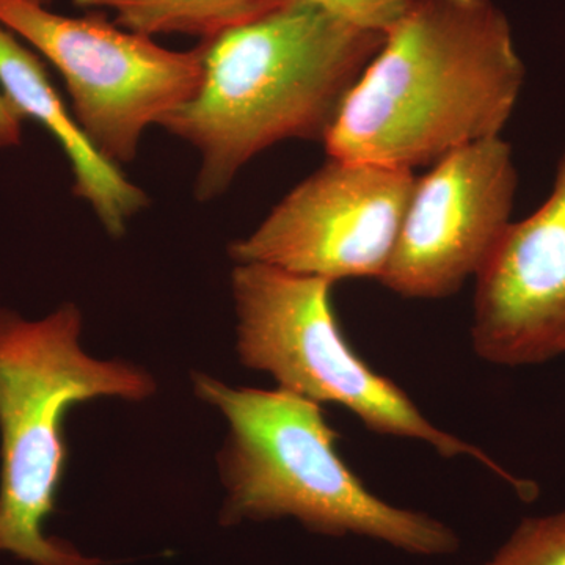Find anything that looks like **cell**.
I'll list each match as a JSON object with an SVG mask.
<instances>
[{
    "label": "cell",
    "mask_w": 565,
    "mask_h": 565,
    "mask_svg": "<svg viewBox=\"0 0 565 565\" xmlns=\"http://www.w3.org/2000/svg\"><path fill=\"white\" fill-rule=\"evenodd\" d=\"M484 565H565V511L523 520Z\"/></svg>",
    "instance_id": "cell-12"
},
{
    "label": "cell",
    "mask_w": 565,
    "mask_h": 565,
    "mask_svg": "<svg viewBox=\"0 0 565 565\" xmlns=\"http://www.w3.org/2000/svg\"><path fill=\"white\" fill-rule=\"evenodd\" d=\"M332 288L322 278L236 263L232 292L241 363L316 404L348 408L375 434L423 441L446 459L471 457L520 493H530L527 482L478 446L430 423L399 385L353 351L334 316Z\"/></svg>",
    "instance_id": "cell-5"
},
{
    "label": "cell",
    "mask_w": 565,
    "mask_h": 565,
    "mask_svg": "<svg viewBox=\"0 0 565 565\" xmlns=\"http://www.w3.org/2000/svg\"><path fill=\"white\" fill-rule=\"evenodd\" d=\"M196 396L228 422L221 452L223 525L296 519L323 535H363L422 556L451 555L459 537L422 512L371 492L337 449L321 405L277 390L234 388L193 375Z\"/></svg>",
    "instance_id": "cell-3"
},
{
    "label": "cell",
    "mask_w": 565,
    "mask_h": 565,
    "mask_svg": "<svg viewBox=\"0 0 565 565\" xmlns=\"http://www.w3.org/2000/svg\"><path fill=\"white\" fill-rule=\"evenodd\" d=\"M471 343L498 366L565 353V151L548 199L509 225L476 277Z\"/></svg>",
    "instance_id": "cell-9"
},
{
    "label": "cell",
    "mask_w": 565,
    "mask_h": 565,
    "mask_svg": "<svg viewBox=\"0 0 565 565\" xmlns=\"http://www.w3.org/2000/svg\"><path fill=\"white\" fill-rule=\"evenodd\" d=\"M0 92L22 120L39 121L57 140L73 172V192L111 237H121L134 215L148 206L137 188L96 150L50 79L40 55L0 25Z\"/></svg>",
    "instance_id": "cell-10"
},
{
    "label": "cell",
    "mask_w": 565,
    "mask_h": 565,
    "mask_svg": "<svg viewBox=\"0 0 565 565\" xmlns=\"http://www.w3.org/2000/svg\"><path fill=\"white\" fill-rule=\"evenodd\" d=\"M415 181L411 170L329 158L233 243L230 255L236 263L266 264L333 285L381 280Z\"/></svg>",
    "instance_id": "cell-7"
},
{
    "label": "cell",
    "mask_w": 565,
    "mask_h": 565,
    "mask_svg": "<svg viewBox=\"0 0 565 565\" xmlns=\"http://www.w3.org/2000/svg\"><path fill=\"white\" fill-rule=\"evenodd\" d=\"M74 303L28 321L0 310V553L33 565H102L47 537L66 463L63 422L96 397L148 399L150 374L136 364L93 359L81 345Z\"/></svg>",
    "instance_id": "cell-4"
},
{
    "label": "cell",
    "mask_w": 565,
    "mask_h": 565,
    "mask_svg": "<svg viewBox=\"0 0 565 565\" xmlns=\"http://www.w3.org/2000/svg\"><path fill=\"white\" fill-rule=\"evenodd\" d=\"M384 36L319 0H294L202 41L199 90L159 125L199 152L196 200L221 196L280 141H323Z\"/></svg>",
    "instance_id": "cell-2"
},
{
    "label": "cell",
    "mask_w": 565,
    "mask_h": 565,
    "mask_svg": "<svg viewBox=\"0 0 565 565\" xmlns=\"http://www.w3.org/2000/svg\"><path fill=\"white\" fill-rule=\"evenodd\" d=\"M349 21L370 31L385 33L412 0H319Z\"/></svg>",
    "instance_id": "cell-13"
},
{
    "label": "cell",
    "mask_w": 565,
    "mask_h": 565,
    "mask_svg": "<svg viewBox=\"0 0 565 565\" xmlns=\"http://www.w3.org/2000/svg\"><path fill=\"white\" fill-rule=\"evenodd\" d=\"M22 118L0 92V151L10 150L21 143Z\"/></svg>",
    "instance_id": "cell-14"
},
{
    "label": "cell",
    "mask_w": 565,
    "mask_h": 565,
    "mask_svg": "<svg viewBox=\"0 0 565 565\" xmlns=\"http://www.w3.org/2000/svg\"><path fill=\"white\" fill-rule=\"evenodd\" d=\"M0 25L62 74L81 128L114 166L131 163L141 137L199 90L203 46L172 51L102 11L65 17L32 0H0Z\"/></svg>",
    "instance_id": "cell-6"
},
{
    "label": "cell",
    "mask_w": 565,
    "mask_h": 565,
    "mask_svg": "<svg viewBox=\"0 0 565 565\" xmlns=\"http://www.w3.org/2000/svg\"><path fill=\"white\" fill-rule=\"evenodd\" d=\"M514 158L503 137L449 152L416 178L381 281L408 299H444L478 277L511 225Z\"/></svg>",
    "instance_id": "cell-8"
},
{
    "label": "cell",
    "mask_w": 565,
    "mask_h": 565,
    "mask_svg": "<svg viewBox=\"0 0 565 565\" xmlns=\"http://www.w3.org/2000/svg\"><path fill=\"white\" fill-rule=\"evenodd\" d=\"M525 82L492 0H412L345 96L329 158L411 170L500 137Z\"/></svg>",
    "instance_id": "cell-1"
},
{
    "label": "cell",
    "mask_w": 565,
    "mask_h": 565,
    "mask_svg": "<svg viewBox=\"0 0 565 565\" xmlns=\"http://www.w3.org/2000/svg\"><path fill=\"white\" fill-rule=\"evenodd\" d=\"M32 2L40 3V6L50 7L52 0H32Z\"/></svg>",
    "instance_id": "cell-15"
},
{
    "label": "cell",
    "mask_w": 565,
    "mask_h": 565,
    "mask_svg": "<svg viewBox=\"0 0 565 565\" xmlns=\"http://www.w3.org/2000/svg\"><path fill=\"white\" fill-rule=\"evenodd\" d=\"M294 0H73L77 9L114 14L115 24L141 35L214 40Z\"/></svg>",
    "instance_id": "cell-11"
}]
</instances>
